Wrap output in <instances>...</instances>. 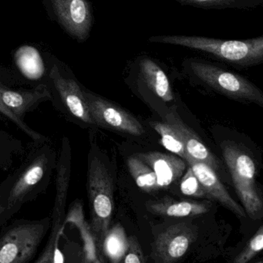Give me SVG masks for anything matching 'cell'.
Segmentation results:
<instances>
[{"label":"cell","instance_id":"1","mask_svg":"<svg viewBox=\"0 0 263 263\" xmlns=\"http://www.w3.org/2000/svg\"><path fill=\"white\" fill-rule=\"evenodd\" d=\"M53 146L50 138L33 141L21 165L0 184L4 206L3 226L24 204L34 201L48 189L58 164V152Z\"/></svg>","mask_w":263,"mask_h":263},{"label":"cell","instance_id":"2","mask_svg":"<svg viewBox=\"0 0 263 263\" xmlns=\"http://www.w3.org/2000/svg\"><path fill=\"white\" fill-rule=\"evenodd\" d=\"M148 41L185 47L238 68H249L263 62L262 36L229 41L205 36L162 35L151 36Z\"/></svg>","mask_w":263,"mask_h":263},{"label":"cell","instance_id":"3","mask_svg":"<svg viewBox=\"0 0 263 263\" xmlns=\"http://www.w3.org/2000/svg\"><path fill=\"white\" fill-rule=\"evenodd\" d=\"M181 73L194 84L203 86L236 101L254 103L263 107V93L249 80L219 63L201 58H186Z\"/></svg>","mask_w":263,"mask_h":263},{"label":"cell","instance_id":"4","mask_svg":"<svg viewBox=\"0 0 263 263\" xmlns=\"http://www.w3.org/2000/svg\"><path fill=\"white\" fill-rule=\"evenodd\" d=\"M87 195L90 212V229L101 246L110 229L114 204V184L111 174L97 147H92L87 165Z\"/></svg>","mask_w":263,"mask_h":263},{"label":"cell","instance_id":"5","mask_svg":"<svg viewBox=\"0 0 263 263\" xmlns=\"http://www.w3.org/2000/svg\"><path fill=\"white\" fill-rule=\"evenodd\" d=\"M51 226L50 216L41 219H17L0 233V263H27L34 258L38 248Z\"/></svg>","mask_w":263,"mask_h":263},{"label":"cell","instance_id":"6","mask_svg":"<svg viewBox=\"0 0 263 263\" xmlns=\"http://www.w3.org/2000/svg\"><path fill=\"white\" fill-rule=\"evenodd\" d=\"M72 149L70 139L64 137L58 152L57 164L56 196L52 211L51 226L48 241L36 262L47 263L57 261L60 238L66 221V205L71 176Z\"/></svg>","mask_w":263,"mask_h":263},{"label":"cell","instance_id":"7","mask_svg":"<svg viewBox=\"0 0 263 263\" xmlns=\"http://www.w3.org/2000/svg\"><path fill=\"white\" fill-rule=\"evenodd\" d=\"M50 78V101L64 119L82 128L96 127L90 117L83 87L74 79L63 76L56 65L52 68Z\"/></svg>","mask_w":263,"mask_h":263},{"label":"cell","instance_id":"8","mask_svg":"<svg viewBox=\"0 0 263 263\" xmlns=\"http://www.w3.org/2000/svg\"><path fill=\"white\" fill-rule=\"evenodd\" d=\"M90 117L96 127L140 136L144 133L142 124L129 112L115 103L83 88Z\"/></svg>","mask_w":263,"mask_h":263},{"label":"cell","instance_id":"9","mask_svg":"<svg viewBox=\"0 0 263 263\" xmlns=\"http://www.w3.org/2000/svg\"><path fill=\"white\" fill-rule=\"evenodd\" d=\"M128 81L164 103L175 101L170 78L161 62L147 55H139L129 64L127 69Z\"/></svg>","mask_w":263,"mask_h":263},{"label":"cell","instance_id":"10","mask_svg":"<svg viewBox=\"0 0 263 263\" xmlns=\"http://www.w3.org/2000/svg\"><path fill=\"white\" fill-rule=\"evenodd\" d=\"M195 238L196 233L189 224H174L157 237L151 257L155 262H175L184 256Z\"/></svg>","mask_w":263,"mask_h":263},{"label":"cell","instance_id":"11","mask_svg":"<svg viewBox=\"0 0 263 263\" xmlns=\"http://www.w3.org/2000/svg\"><path fill=\"white\" fill-rule=\"evenodd\" d=\"M55 13L65 30L79 41L90 35L93 16L87 0H51Z\"/></svg>","mask_w":263,"mask_h":263},{"label":"cell","instance_id":"12","mask_svg":"<svg viewBox=\"0 0 263 263\" xmlns=\"http://www.w3.org/2000/svg\"><path fill=\"white\" fill-rule=\"evenodd\" d=\"M50 100L51 95L47 84H41L30 90H13L0 81V101L22 121L27 113Z\"/></svg>","mask_w":263,"mask_h":263},{"label":"cell","instance_id":"13","mask_svg":"<svg viewBox=\"0 0 263 263\" xmlns=\"http://www.w3.org/2000/svg\"><path fill=\"white\" fill-rule=\"evenodd\" d=\"M194 173L199 180L201 185L204 187L210 198L216 200L221 203L226 209L235 213L239 218H245L246 213L241 206L235 202L230 196L226 187L218 179L215 171L207 164L200 161H195L187 157L185 160Z\"/></svg>","mask_w":263,"mask_h":263},{"label":"cell","instance_id":"14","mask_svg":"<svg viewBox=\"0 0 263 263\" xmlns=\"http://www.w3.org/2000/svg\"><path fill=\"white\" fill-rule=\"evenodd\" d=\"M137 156L155 172L160 187L171 185L185 170L184 160L174 155L153 152L138 154Z\"/></svg>","mask_w":263,"mask_h":263},{"label":"cell","instance_id":"15","mask_svg":"<svg viewBox=\"0 0 263 263\" xmlns=\"http://www.w3.org/2000/svg\"><path fill=\"white\" fill-rule=\"evenodd\" d=\"M165 118L166 121L172 124L179 133L187 157L195 161L204 163L214 171L218 168V162L214 155L203 144L198 135L180 119L176 113H169Z\"/></svg>","mask_w":263,"mask_h":263},{"label":"cell","instance_id":"16","mask_svg":"<svg viewBox=\"0 0 263 263\" xmlns=\"http://www.w3.org/2000/svg\"><path fill=\"white\" fill-rule=\"evenodd\" d=\"M222 151L232 180L255 186V166L252 158L233 144H223Z\"/></svg>","mask_w":263,"mask_h":263},{"label":"cell","instance_id":"17","mask_svg":"<svg viewBox=\"0 0 263 263\" xmlns=\"http://www.w3.org/2000/svg\"><path fill=\"white\" fill-rule=\"evenodd\" d=\"M147 209L155 215L181 218L202 215L209 212L210 206L197 201H178L170 198H162L155 202L149 203Z\"/></svg>","mask_w":263,"mask_h":263},{"label":"cell","instance_id":"18","mask_svg":"<svg viewBox=\"0 0 263 263\" xmlns=\"http://www.w3.org/2000/svg\"><path fill=\"white\" fill-rule=\"evenodd\" d=\"M128 241L124 228L117 224L108 229L101 243L104 255L111 262H121L127 250Z\"/></svg>","mask_w":263,"mask_h":263},{"label":"cell","instance_id":"19","mask_svg":"<svg viewBox=\"0 0 263 263\" xmlns=\"http://www.w3.org/2000/svg\"><path fill=\"white\" fill-rule=\"evenodd\" d=\"M16 61L23 74L28 79L36 80L42 78L44 73V62L39 52L32 47H21L16 53Z\"/></svg>","mask_w":263,"mask_h":263},{"label":"cell","instance_id":"20","mask_svg":"<svg viewBox=\"0 0 263 263\" xmlns=\"http://www.w3.org/2000/svg\"><path fill=\"white\" fill-rule=\"evenodd\" d=\"M24 153L22 141L0 127V171L11 168L16 158Z\"/></svg>","mask_w":263,"mask_h":263},{"label":"cell","instance_id":"21","mask_svg":"<svg viewBox=\"0 0 263 263\" xmlns=\"http://www.w3.org/2000/svg\"><path fill=\"white\" fill-rule=\"evenodd\" d=\"M127 164L130 175L141 190L152 192L161 189L155 172L138 156L129 157Z\"/></svg>","mask_w":263,"mask_h":263},{"label":"cell","instance_id":"22","mask_svg":"<svg viewBox=\"0 0 263 263\" xmlns=\"http://www.w3.org/2000/svg\"><path fill=\"white\" fill-rule=\"evenodd\" d=\"M181 5L204 10H251L263 4V0H175Z\"/></svg>","mask_w":263,"mask_h":263},{"label":"cell","instance_id":"23","mask_svg":"<svg viewBox=\"0 0 263 263\" xmlns=\"http://www.w3.org/2000/svg\"><path fill=\"white\" fill-rule=\"evenodd\" d=\"M151 125L161 136V144L163 147L169 152L176 154L185 161L187 153L182 139L176 128L167 121L164 123H151Z\"/></svg>","mask_w":263,"mask_h":263},{"label":"cell","instance_id":"24","mask_svg":"<svg viewBox=\"0 0 263 263\" xmlns=\"http://www.w3.org/2000/svg\"><path fill=\"white\" fill-rule=\"evenodd\" d=\"M233 184L235 191L244 205L246 213L252 219L261 218L262 216V200L257 193L255 186L246 185L237 181H233Z\"/></svg>","mask_w":263,"mask_h":263},{"label":"cell","instance_id":"25","mask_svg":"<svg viewBox=\"0 0 263 263\" xmlns=\"http://www.w3.org/2000/svg\"><path fill=\"white\" fill-rule=\"evenodd\" d=\"M0 121H4V122L10 121L12 124H15L18 128L24 132L27 136L30 137L33 141H41L48 139V138L46 137L45 135H41L39 132L33 130L26 123L25 121H22L17 117L15 116L9 109H7L2 104L1 101H0Z\"/></svg>","mask_w":263,"mask_h":263},{"label":"cell","instance_id":"26","mask_svg":"<svg viewBox=\"0 0 263 263\" xmlns=\"http://www.w3.org/2000/svg\"><path fill=\"white\" fill-rule=\"evenodd\" d=\"M180 189L184 195L187 196L210 198L190 166L183 176L180 184Z\"/></svg>","mask_w":263,"mask_h":263},{"label":"cell","instance_id":"27","mask_svg":"<svg viewBox=\"0 0 263 263\" xmlns=\"http://www.w3.org/2000/svg\"><path fill=\"white\" fill-rule=\"evenodd\" d=\"M263 249V228L260 227L255 235L251 238L246 249L235 258V263H247L259 253Z\"/></svg>","mask_w":263,"mask_h":263},{"label":"cell","instance_id":"28","mask_svg":"<svg viewBox=\"0 0 263 263\" xmlns=\"http://www.w3.org/2000/svg\"><path fill=\"white\" fill-rule=\"evenodd\" d=\"M128 246L127 250L122 261L124 263H144L146 259L144 258L142 249L135 236H130L127 238Z\"/></svg>","mask_w":263,"mask_h":263},{"label":"cell","instance_id":"29","mask_svg":"<svg viewBox=\"0 0 263 263\" xmlns=\"http://www.w3.org/2000/svg\"><path fill=\"white\" fill-rule=\"evenodd\" d=\"M4 213V206L3 204L2 201H1V198H0V228L2 227V218L3 215Z\"/></svg>","mask_w":263,"mask_h":263}]
</instances>
